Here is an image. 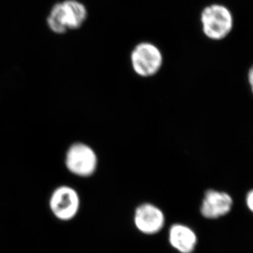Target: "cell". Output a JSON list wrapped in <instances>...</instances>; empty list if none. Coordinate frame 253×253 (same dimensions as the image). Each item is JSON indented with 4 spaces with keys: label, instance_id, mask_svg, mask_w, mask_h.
Here are the masks:
<instances>
[{
    "label": "cell",
    "instance_id": "7",
    "mask_svg": "<svg viewBox=\"0 0 253 253\" xmlns=\"http://www.w3.org/2000/svg\"><path fill=\"white\" fill-rule=\"evenodd\" d=\"M134 221L141 232L154 234L162 229L165 217L162 211L154 205L144 204L136 209Z\"/></svg>",
    "mask_w": 253,
    "mask_h": 253
},
{
    "label": "cell",
    "instance_id": "9",
    "mask_svg": "<svg viewBox=\"0 0 253 253\" xmlns=\"http://www.w3.org/2000/svg\"><path fill=\"white\" fill-rule=\"evenodd\" d=\"M246 204L250 211L253 212V189L248 193L246 196Z\"/></svg>",
    "mask_w": 253,
    "mask_h": 253
},
{
    "label": "cell",
    "instance_id": "10",
    "mask_svg": "<svg viewBox=\"0 0 253 253\" xmlns=\"http://www.w3.org/2000/svg\"><path fill=\"white\" fill-rule=\"evenodd\" d=\"M248 77H249L250 86H251V91H252L253 94V65L251 66V68H250Z\"/></svg>",
    "mask_w": 253,
    "mask_h": 253
},
{
    "label": "cell",
    "instance_id": "4",
    "mask_svg": "<svg viewBox=\"0 0 253 253\" xmlns=\"http://www.w3.org/2000/svg\"><path fill=\"white\" fill-rule=\"evenodd\" d=\"M99 160L97 154L89 145L73 143L65 155V166L71 174L80 177H89L96 172Z\"/></svg>",
    "mask_w": 253,
    "mask_h": 253
},
{
    "label": "cell",
    "instance_id": "1",
    "mask_svg": "<svg viewBox=\"0 0 253 253\" xmlns=\"http://www.w3.org/2000/svg\"><path fill=\"white\" fill-rule=\"evenodd\" d=\"M87 18V8L81 1L62 0L51 6L46 23L51 33L63 35L83 27Z\"/></svg>",
    "mask_w": 253,
    "mask_h": 253
},
{
    "label": "cell",
    "instance_id": "3",
    "mask_svg": "<svg viewBox=\"0 0 253 253\" xmlns=\"http://www.w3.org/2000/svg\"><path fill=\"white\" fill-rule=\"evenodd\" d=\"M164 61L161 50L151 42H141L136 44L130 53L131 68L141 78L156 76L161 71Z\"/></svg>",
    "mask_w": 253,
    "mask_h": 253
},
{
    "label": "cell",
    "instance_id": "2",
    "mask_svg": "<svg viewBox=\"0 0 253 253\" xmlns=\"http://www.w3.org/2000/svg\"><path fill=\"white\" fill-rule=\"evenodd\" d=\"M200 22L204 36L213 41H220L231 34L234 28L232 12L227 6L213 3L205 6L200 14Z\"/></svg>",
    "mask_w": 253,
    "mask_h": 253
},
{
    "label": "cell",
    "instance_id": "6",
    "mask_svg": "<svg viewBox=\"0 0 253 253\" xmlns=\"http://www.w3.org/2000/svg\"><path fill=\"white\" fill-rule=\"evenodd\" d=\"M233 200L229 194L216 190H208L205 194L201 214L208 219H217L230 212Z\"/></svg>",
    "mask_w": 253,
    "mask_h": 253
},
{
    "label": "cell",
    "instance_id": "8",
    "mask_svg": "<svg viewBox=\"0 0 253 253\" xmlns=\"http://www.w3.org/2000/svg\"><path fill=\"white\" fill-rule=\"evenodd\" d=\"M169 242L181 253H191L197 244V237L188 226L174 224L169 231Z\"/></svg>",
    "mask_w": 253,
    "mask_h": 253
},
{
    "label": "cell",
    "instance_id": "5",
    "mask_svg": "<svg viewBox=\"0 0 253 253\" xmlns=\"http://www.w3.org/2000/svg\"><path fill=\"white\" fill-rule=\"evenodd\" d=\"M50 211L60 221L71 220L77 215L81 206L79 194L71 186L61 185L53 191L49 198Z\"/></svg>",
    "mask_w": 253,
    "mask_h": 253
}]
</instances>
